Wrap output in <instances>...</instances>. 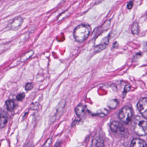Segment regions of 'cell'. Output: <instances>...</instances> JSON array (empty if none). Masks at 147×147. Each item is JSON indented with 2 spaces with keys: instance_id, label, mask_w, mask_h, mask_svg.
I'll list each match as a JSON object with an SVG mask.
<instances>
[{
  "instance_id": "obj_6",
  "label": "cell",
  "mask_w": 147,
  "mask_h": 147,
  "mask_svg": "<svg viewBox=\"0 0 147 147\" xmlns=\"http://www.w3.org/2000/svg\"><path fill=\"white\" fill-rule=\"evenodd\" d=\"M110 128L112 132L117 134H122L125 132V128L123 124L116 121L111 123Z\"/></svg>"
},
{
  "instance_id": "obj_5",
  "label": "cell",
  "mask_w": 147,
  "mask_h": 147,
  "mask_svg": "<svg viewBox=\"0 0 147 147\" xmlns=\"http://www.w3.org/2000/svg\"><path fill=\"white\" fill-rule=\"evenodd\" d=\"M23 22V19L20 16L15 17L8 26L9 29L12 31H17L21 26Z\"/></svg>"
},
{
  "instance_id": "obj_18",
  "label": "cell",
  "mask_w": 147,
  "mask_h": 147,
  "mask_svg": "<svg viewBox=\"0 0 147 147\" xmlns=\"http://www.w3.org/2000/svg\"><path fill=\"white\" fill-rule=\"evenodd\" d=\"M33 84L32 83H28L26 84V86H25V89H26V90L28 91L32 90L33 88Z\"/></svg>"
},
{
  "instance_id": "obj_16",
  "label": "cell",
  "mask_w": 147,
  "mask_h": 147,
  "mask_svg": "<svg viewBox=\"0 0 147 147\" xmlns=\"http://www.w3.org/2000/svg\"><path fill=\"white\" fill-rule=\"evenodd\" d=\"M93 142V144H94V145L96 144L95 146H104L103 141L101 139L98 138V139L95 140Z\"/></svg>"
},
{
  "instance_id": "obj_14",
  "label": "cell",
  "mask_w": 147,
  "mask_h": 147,
  "mask_svg": "<svg viewBox=\"0 0 147 147\" xmlns=\"http://www.w3.org/2000/svg\"><path fill=\"white\" fill-rule=\"evenodd\" d=\"M107 45L99 44L97 45L95 47V51L96 52L98 53L103 50L107 47Z\"/></svg>"
},
{
  "instance_id": "obj_15",
  "label": "cell",
  "mask_w": 147,
  "mask_h": 147,
  "mask_svg": "<svg viewBox=\"0 0 147 147\" xmlns=\"http://www.w3.org/2000/svg\"><path fill=\"white\" fill-rule=\"evenodd\" d=\"M118 104V102L116 99H113L111 100L109 103H108V106L111 108H116Z\"/></svg>"
},
{
  "instance_id": "obj_22",
  "label": "cell",
  "mask_w": 147,
  "mask_h": 147,
  "mask_svg": "<svg viewBox=\"0 0 147 147\" xmlns=\"http://www.w3.org/2000/svg\"><path fill=\"white\" fill-rule=\"evenodd\" d=\"M134 6V2L133 1L129 2L127 4V8L128 9H130L133 8Z\"/></svg>"
},
{
  "instance_id": "obj_21",
  "label": "cell",
  "mask_w": 147,
  "mask_h": 147,
  "mask_svg": "<svg viewBox=\"0 0 147 147\" xmlns=\"http://www.w3.org/2000/svg\"><path fill=\"white\" fill-rule=\"evenodd\" d=\"M130 88L131 87H130V85H126L125 87V88H124V93H127V92H128L130 91Z\"/></svg>"
},
{
  "instance_id": "obj_12",
  "label": "cell",
  "mask_w": 147,
  "mask_h": 147,
  "mask_svg": "<svg viewBox=\"0 0 147 147\" xmlns=\"http://www.w3.org/2000/svg\"><path fill=\"white\" fill-rule=\"evenodd\" d=\"M33 54L34 51H29L27 52L22 56L20 59V61L21 62H24V61L27 60L32 56Z\"/></svg>"
},
{
  "instance_id": "obj_2",
  "label": "cell",
  "mask_w": 147,
  "mask_h": 147,
  "mask_svg": "<svg viewBox=\"0 0 147 147\" xmlns=\"http://www.w3.org/2000/svg\"><path fill=\"white\" fill-rule=\"evenodd\" d=\"M135 133L139 136H144L147 134V120L142 116H137L133 123Z\"/></svg>"
},
{
  "instance_id": "obj_4",
  "label": "cell",
  "mask_w": 147,
  "mask_h": 147,
  "mask_svg": "<svg viewBox=\"0 0 147 147\" xmlns=\"http://www.w3.org/2000/svg\"><path fill=\"white\" fill-rule=\"evenodd\" d=\"M137 108L142 117L147 119V98L140 99L137 104Z\"/></svg>"
},
{
  "instance_id": "obj_11",
  "label": "cell",
  "mask_w": 147,
  "mask_h": 147,
  "mask_svg": "<svg viewBox=\"0 0 147 147\" xmlns=\"http://www.w3.org/2000/svg\"><path fill=\"white\" fill-rule=\"evenodd\" d=\"M131 30H132V32L133 34L136 35H139V33H140V27H139V24L137 22H135L133 23Z\"/></svg>"
},
{
  "instance_id": "obj_17",
  "label": "cell",
  "mask_w": 147,
  "mask_h": 147,
  "mask_svg": "<svg viewBox=\"0 0 147 147\" xmlns=\"http://www.w3.org/2000/svg\"><path fill=\"white\" fill-rule=\"evenodd\" d=\"M109 114V111L106 109H105L104 110H100V112L98 113L97 115L100 117H104L107 115Z\"/></svg>"
},
{
  "instance_id": "obj_3",
  "label": "cell",
  "mask_w": 147,
  "mask_h": 147,
  "mask_svg": "<svg viewBox=\"0 0 147 147\" xmlns=\"http://www.w3.org/2000/svg\"><path fill=\"white\" fill-rule=\"evenodd\" d=\"M133 116V110L129 106L123 107L119 112V119L125 124H128L132 120Z\"/></svg>"
},
{
  "instance_id": "obj_19",
  "label": "cell",
  "mask_w": 147,
  "mask_h": 147,
  "mask_svg": "<svg viewBox=\"0 0 147 147\" xmlns=\"http://www.w3.org/2000/svg\"><path fill=\"white\" fill-rule=\"evenodd\" d=\"M25 97V94L24 93H20L16 96V98L18 101H22L24 99Z\"/></svg>"
},
{
  "instance_id": "obj_10",
  "label": "cell",
  "mask_w": 147,
  "mask_h": 147,
  "mask_svg": "<svg viewBox=\"0 0 147 147\" xmlns=\"http://www.w3.org/2000/svg\"><path fill=\"white\" fill-rule=\"evenodd\" d=\"M76 114L80 118H84L85 116L84 108L82 104H80L78 105L75 110Z\"/></svg>"
},
{
  "instance_id": "obj_9",
  "label": "cell",
  "mask_w": 147,
  "mask_h": 147,
  "mask_svg": "<svg viewBox=\"0 0 147 147\" xmlns=\"http://www.w3.org/2000/svg\"><path fill=\"white\" fill-rule=\"evenodd\" d=\"M131 146L132 147H147V145L145 141L140 139H134L131 142Z\"/></svg>"
},
{
  "instance_id": "obj_7",
  "label": "cell",
  "mask_w": 147,
  "mask_h": 147,
  "mask_svg": "<svg viewBox=\"0 0 147 147\" xmlns=\"http://www.w3.org/2000/svg\"><path fill=\"white\" fill-rule=\"evenodd\" d=\"M65 104V102L63 101V102H60L59 104L57 107L56 111L54 112L55 113L53 114V116L52 117V121L53 122L54 121H56L58 117H59L61 115V114H62L63 110Z\"/></svg>"
},
{
  "instance_id": "obj_8",
  "label": "cell",
  "mask_w": 147,
  "mask_h": 147,
  "mask_svg": "<svg viewBox=\"0 0 147 147\" xmlns=\"http://www.w3.org/2000/svg\"><path fill=\"white\" fill-rule=\"evenodd\" d=\"M8 121V115L6 112H2L0 114V129L5 127Z\"/></svg>"
},
{
  "instance_id": "obj_13",
  "label": "cell",
  "mask_w": 147,
  "mask_h": 147,
  "mask_svg": "<svg viewBox=\"0 0 147 147\" xmlns=\"http://www.w3.org/2000/svg\"><path fill=\"white\" fill-rule=\"evenodd\" d=\"M6 106L9 111H11L13 110L15 108V104L13 100H8L6 102Z\"/></svg>"
},
{
  "instance_id": "obj_1",
  "label": "cell",
  "mask_w": 147,
  "mask_h": 147,
  "mask_svg": "<svg viewBox=\"0 0 147 147\" xmlns=\"http://www.w3.org/2000/svg\"><path fill=\"white\" fill-rule=\"evenodd\" d=\"M91 28L89 25L81 24L77 26L74 31V37L78 42L84 41L90 35Z\"/></svg>"
},
{
  "instance_id": "obj_20",
  "label": "cell",
  "mask_w": 147,
  "mask_h": 147,
  "mask_svg": "<svg viewBox=\"0 0 147 147\" xmlns=\"http://www.w3.org/2000/svg\"><path fill=\"white\" fill-rule=\"evenodd\" d=\"M52 142V140L51 138H50V139H48V140L43 145V146L49 147L50 146H51Z\"/></svg>"
}]
</instances>
